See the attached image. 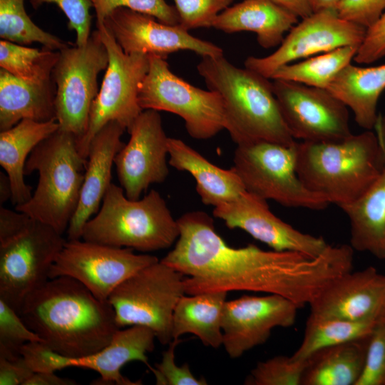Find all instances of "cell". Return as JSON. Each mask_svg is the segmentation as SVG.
Listing matches in <instances>:
<instances>
[{
  "label": "cell",
  "mask_w": 385,
  "mask_h": 385,
  "mask_svg": "<svg viewBox=\"0 0 385 385\" xmlns=\"http://www.w3.org/2000/svg\"><path fill=\"white\" fill-rule=\"evenodd\" d=\"M180 235L160 261L185 277L188 295L250 291L277 294L300 309L331 282L351 271L350 245H330L317 257L264 250L255 245L235 248L216 232L212 218L195 210L178 220Z\"/></svg>",
  "instance_id": "cell-1"
},
{
  "label": "cell",
  "mask_w": 385,
  "mask_h": 385,
  "mask_svg": "<svg viewBox=\"0 0 385 385\" xmlns=\"http://www.w3.org/2000/svg\"><path fill=\"white\" fill-rule=\"evenodd\" d=\"M19 314L42 342L69 358L96 353L120 329L108 301L69 277L49 279L25 300Z\"/></svg>",
  "instance_id": "cell-2"
},
{
  "label": "cell",
  "mask_w": 385,
  "mask_h": 385,
  "mask_svg": "<svg viewBox=\"0 0 385 385\" xmlns=\"http://www.w3.org/2000/svg\"><path fill=\"white\" fill-rule=\"evenodd\" d=\"M198 73L223 101L226 128L237 145L267 141L292 145L296 141L283 119L272 82L224 56H203Z\"/></svg>",
  "instance_id": "cell-3"
},
{
  "label": "cell",
  "mask_w": 385,
  "mask_h": 385,
  "mask_svg": "<svg viewBox=\"0 0 385 385\" xmlns=\"http://www.w3.org/2000/svg\"><path fill=\"white\" fill-rule=\"evenodd\" d=\"M295 146L296 170L301 181L339 207L364 193L385 164V155L371 130L339 141H301Z\"/></svg>",
  "instance_id": "cell-4"
},
{
  "label": "cell",
  "mask_w": 385,
  "mask_h": 385,
  "mask_svg": "<svg viewBox=\"0 0 385 385\" xmlns=\"http://www.w3.org/2000/svg\"><path fill=\"white\" fill-rule=\"evenodd\" d=\"M86 163L78 150L77 138L57 130L29 155L24 174L37 171L38 183L30 199L15 210L63 235L78 206Z\"/></svg>",
  "instance_id": "cell-5"
},
{
  "label": "cell",
  "mask_w": 385,
  "mask_h": 385,
  "mask_svg": "<svg viewBox=\"0 0 385 385\" xmlns=\"http://www.w3.org/2000/svg\"><path fill=\"white\" fill-rule=\"evenodd\" d=\"M179 235L178 220L158 191L131 200L122 187L111 183L96 215L84 225L81 239L147 252L171 247Z\"/></svg>",
  "instance_id": "cell-6"
},
{
  "label": "cell",
  "mask_w": 385,
  "mask_h": 385,
  "mask_svg": "<svg viewBox=\"0 0 385 385\" xmlns=\"http://www.w3.org/2000/svg\"><path fill=\"white\" fill-rule=\"evenodd\" d=\"M185 294V276L158 261L138 270L118 285L108 301L120 329L143 326L163 344L173 338V316Z\"/></svg>",
  "instance_id": "cell-7"
},
{
  "label": "cell",
  "mask_w": 385,
  "mask_h": 385,
  "mask_svg": "<svg viewBox=\"0 0 385 385\" xmlns=\"http://www.w3.org/2000/svg\"><path fill=\"white\" fill-rule=\"evenodd\" d=\"M166 58L149 55V69L138 92L143 110L163 111L181 117L190 137L207 140L226 128L221 96L184 81L170 69Z\"/></svg>",
  "instance_id": "cell-8"
},
{
  "label": "cell",
  "mask_w": 385,
  "mask_h": 385,
  "mask_svg": "<svg viewBox=\"0 0 385 385\" xmlns=\"http://www.w3.org/2000/svg\"><path fill=\"white\" fill-rule=\"evenodd\" d=\"M296 143L284 145L257 141L237 145L233 168L245 190L264 200L285 207L324 210L329 202L307 189L297 175Z\"/></svg>",
  "instance_id": "cell-9"
},
{
  "label": "cell",
  "mask_w": 385,
  "mask_h": 385,
  "mask_svg": "<svg viewBox=\"0 0 385 385\" xmlns=\"http://www.w3.org/2000/svg\"><path fill=\"white\" fill-rule=\"evenodd\" d=\"M96 26L108 51V64L91 108L86 133L77 141L79 153L85 159L92 139L108 123L116 121L130 130L143 111L138 103V92L149 69V55L125 53L103 23Z\"/></svg>",
  "instance_id": "cell-10"
},
{
  "label": "cell",
  "mask_w": 385,
  "mask_h": 385,
  "mask_svg": "<svg viewBox=\"0 0 385 385\" xmlns=\"http://www.w3.org/2000/svg\"><path fill=\"white\" fill-rule=\"evenodd\" d=\"M108 64V51L98 30L84 46L68 45L60 51L52 71L56 120L58 129L73 134L77 141L86 133L91 108L99 91L98 76Z\"/></svg>",
  "instance_id": "cell-11"
},
{
  "label": "cell",
  "mask_w": 385,
  "mask_h": 385,
  "mask_svg": "<svg viewBox=\"0 0 385 385\" xmlns=\"http://www.w3.org/2000/svg\"><path fill=\"white\" fill-rule=\"evenodd\" d=\"M62 235L31 218L22 231L0 242V299L17 313L49 279L51 267L66 242Z\"/></svg>",
  "instance_id": "cell-12"
},
{
  "label": "cell",
  "mask_w": 385,
  "mask_h": 385,
  "mask_svg": "<svg viewBox=\"0 0 385 385\" xmlns=\"http://www.w3.org/2000/svg\"><path fill=\"white\" fill-rule=\"evenodd\" d=\"M159 261L153 255L135 254L82 239L67 240L51 267L49 279L69 277L83 284L98 299L108 300L114 289L142 268Z\"/></svg>",
  "instance_id": "cell-13"
},
{
  "label": "cell",
  "mask_w": 385,
  "mask_h": 385,
  "mask_svg": "<svg viewBox=\"0 0 385 385\" xmlns=\"http://www.w3.org/2000/svg\"><path fill=\"white\" fill-rule=\"evenodd\" d=\"M273 91L294 139L335 142L352 133L348 107L327 89L274 79Z\"/></svg>",
  "instance_id": "cell-14"
},
{
  "label": "cell",
  "mask_w": 385,
  "mask_h": 385,
  "mask_svg": "<svg viewBox=\"0 0 385 385\" xmlns=\"http://www.w3.org/2000/svg\"><path fill=\"white\" fill-rule=\"evenodd\" d=\"M366 29L339 18L336 11L313 12L289 31L278 48L265 57L249 56L245 67L271 79L280 67L336 48L360 46Z\"/></svg>",
  "instance_id": "cell-15"
},
{
  "label": "cell",
  "mask_w": 385,
  "mask_h": 385,
  "mask_svg": "<svg viewBox=\"0 0 385 385\" xmlns=\"http://www.w3.org/2000/svg\"><path fill=\"white\" fill-rule=\"evenodd\" d=\"M130 139L115 156L114 164L126 197L138 200L148 187L165 180L168 138L158 111L143 110L130 130Z\"/></svg>",
  "instance_id": "cell-16"
},
{
  "label": "cell",
  "mask_w": 385,
  "mask_h": 385,
  "mask_svg": "<svg viewBox=\"0 0 385 385\" xmlns=\"http://www.w3.org/2000/svg\"><path fill=\"white\" fill-rule=\"evenodd\" d=\"M299 308L277 294L242 295L226 301L222 316V346L232 359L264 344L275 327H289Z\"/></svg>",
  "instance_id": "cell-17"
},
{
  "label": "cell",
  "mask_w": 385,
  "mask_h": 385,
  "mask_svg": "<svg viewBox=\"0 0 385 385\" xmlns=\"http://www.w3.org/2000/svg\"><path fill=\"white\" fill-rule=\"evenodd\" d=\"M103 24L125 53L157 55L163 58L187 50L203 56L223 55L215 44L192 36L180 24L169 25L154 16L119 7L111 11Z\"/></svg>",
  "instance_id": "cell-18"
},
{
  "label": "cell",
  "mask_w": 385,
  "mask_h": 385,
  "mask_svg": "<svg viewBox=\"0 0 385 385\" xmlns=\"http://www.w3.org/2000/svg\"><path fill=\"white\" fill-rule=\"evenodd\" d=\"M214 217L230 229H241L275 251H292L317 257L329 245L322 237L300 232L269 208L267 200L245 190L232 201L214 207Z\"/></svg>",
  "instance_id": "cell-19"
},
{
  "label": "cell",
  "mask_w": 385,
  "mask_h": 385,
  "mask_svg": "<svg viewBox=\"0 0 385 385\" xmlns=\"http://www.w3.org/2000/svg\"><path fill=\"white\" fill-rule=\"evenodd\" d=\"M385 292V275L374 267L346 272L331 282L309 304L310 314L350 321L375 319Z\"/></svg>",
  "instance_id": "cell-20"
},
{
  "label": "cell",
  "mask_w": 385,
  "mask_h": 385,
  "mask_svg": "<svg viewBox=\"0 0 385 385\" xmlns=\"http://www.w3.org/2000/svg\"><path fill=\"white\" fill-rule=\"evenodd\" d=\"M125 130L118 122L111 121L92 139L78 206L66 231L68 240L81 239L84 225L98 212L112 183L115 156L125 145L121 140Z\"/></svg>",
  "instance_id": "cell-21"
},
{
  "label": "cell",
  "mask_w": 385,
  "mask_h": 385,
  "mask_svg": "<svg viewBox=\"0 0 385 385\" xmlns=\"http://www.w3.org/2000/svg\"><path fill=\"white\" fill-rule=\"evenodd\" d=\"M155 335L150 329L138 325L119 329L111 342L102 349L89 356L71 358V366L93 370L101 377L92 384L140 385V381H132L124 376L122 367L132 361H138L153 369L147 354L153 351Z\"/></svg>",
  "instance_id": "cell-22"
},
{
  "label": "cell",
  "mask_w": 385,
  "mask_h": 385,
  "mask_svg": "<svg viewBox=\"0 0 385 385\" xmlns=\"http://www.w3.org/2000/svg\"><path fill=\"white\" fill-rule=\"evenodd\" d=\"M298 16L271 0H244L223 10L212 27L225 33L250 31L264 48L279 46Z\"/></svg>",
  "instance_id": "cell-23"
},
{
  "label": "cell",
  "mask_w": 385,
  "mask_h": 385,
  "mask_svg": "<svg viewBox=\"0 0 385 385\" xmlns=\"http://www.w3.org/2000/svg\"><path fill=\"white\" fill-rule=\"evenodd\" d=\"M168 146L170 165L195 178L197 192L205 205L215 207L234 200L245 190L233 167L219 168L180 139L168 138Z\"/></svg>",
  "instance_id": "cell-24"
},
{
  "label": "cell",
  "mask_w": 385,
  "mask_h": 385,
  "mask_svg": "<svg viewBox=\"0 0 385 385\" xmlns=\"http://www.w3.org/2000/svg\"><path fill=\"white\" fill-rule=\"evenodd\" d=\"M56 85L51 79L34 83L0 68V130L9 129L24 119L56 120Z\"/></svg>",
  "instance_id": "cell-25"
},
{
  "label": "cell",
  "mask_w": 385,
  "mask_h": 385,
  "mask_svg": "<svg viewBox=\"0 0 385 385\" xmlns=\"http://www.w3.org/2000/svg\"><path fill=\"white\" fill-rule=\"evenodd\" d=\"M56 120L40 122L24 119L0 133V165L7 174L12 190L11 202L16 206L30 199L31 187L24 181L26 162L32 150L58 130Z\"/></svg>",
  "instance_id": "cell-26"
},
{
  "label": "cell",
  "mask_w": 385,
  "mask_h": 385,
  "mask_svg": "<svg viewBox=\"0 0 385 385\" xmlns=\"http://www.w3.org/2000/svg\"><path fill=\"white\" fill-rule=\"evenodd\" d=\"M339 207L349 220L351 247L385 260V164L364 193Z\"/></svg>",
  "instance_id": "cell-27"
},
{
  "label": "cell",
  "mask_w": 385,
  "mask_h": 385,
  "mask_svg": "<svg viewBox=\"0 0 385 385\" xmlns=\"http://www.w3.org/2000/svg\"><path fill=\"white\" fill-rule=\"evenodd\" d=\"M327 89L352 111L360 127L371 130L379 115V98L385 89V64L360 67L349 63Z\"/></svg>",
  "instance_id": "cell-28"
},
{
  "label": "cell",
  "mask_w": 385,
  "mask_h": 385,
  "mask_svg": "<svg viewBox=\"0 0 385 385\" xmlns=\"http://www.w3.org/2000/svg\"><path fill=\"white\" fill-rule=\"evenodd\" d=\"M370 336L314 353L307 359L302 385H356L364 368Z\"/></svg>",
  "instance_id": "cell-29"
},
{
  "label": "cell",
  "mask_w": 385,
  "mask_h": 385,
  "mask_svg": "<svg viewBox=\"0 0 385 385\" xmlns=\"http://www.w3.org/2000/svg\"><path fill=\"white\" fill-rule=\"evenodd\" d=\"M227 295L226 292L183 295L173 312V339L192 334L206 346L222 345V316Z\"/></svg>",
  "instance_id": "cell-30"
},
{
  "label": "cell",
  "mask_w": 385,
  "mask_h": 385,
  "mask_svg": "<svg viewBox=\"0 0 385 385\" xmlns=\"http://www.w3.org/2000/svg\"><path fill=\"white\" fill-rule=\"evenodd\" d=\"M376 324L374 319L350 321L309 315L306 322L303 339L292 356L297 360H307L322 349L370 335Z\"/></svg>",
  "instance_id": "cell-31"
},
{
  "label": "cell",
  "mask_w": 385,
  "mask_h": 385,
  "mask_svg": "<svg viewBox=\"0 0 385 385\" xmlns=\"http://www.w3.org/2000/svg\"><path fill=\"white\" fill-rule=\"evenodd\" d=\"M358 48L359 46H343L287 64L278 68L271 79L327 89L340 71L354 60Z\"/></svg>",
  "instance_id": "cell-32"
},
{
  "label": "cell",
  "mask_w": 385,
  "mask_h": 385,
  "mask_svg": "<svg viewBox=\"0 0 385 385\" xmlns=\"http://www.w3.org/2000/svg\"><path fill=\"white\" fill-rule=\"evenodd\" d=\"M60 51L38 49L0 41V68L25 81L41 83L52 79Z\"/></svg>",
  "instance_id": "cell-33"
},
{
  "label": "cell",
  "mask_w": 385,
  "mask_h": 385,
  "mask_svg": "<svg viewBox=\"0 0 385 385\" xmlns=\"http://www.w3.org/2000/svg\"><path fill=\"white\" fill-rule=\"evenodd\" d=\"M0 37L25 46L37 42L52 51L70 45L34 24L26 11L24 0H0Z\"/></svg>",
  "instance_id": "cell-34"
},
{
  "label": "cell",
  "mask_w": 385,
  "mask_h": 385,
  "mask_svg": "<svg viewBox=\"0 0 385 385\" xmlns=\"http://www.w3.org/2000/svg\"><path fill=\"white\" fill-rule=\"evenodd\" d=\"M307 360L277 356L259 362L246 378L247 385H302Z\"/></svg>",
  "instance_id": "cell-35"
},
{
  "label": "cell",
  "mask_w": 385,
  "mask_h": 385,
  "mask_svg": "<svg viewBox=\"0 0 385 385\" xmlns=\"http://www.w3.org/2000/svg\"><path fill=\"white\" fill-rule=\"evenodd\" d=\"M36 341L42 339L27 327L19 313L0 299V356L19 358L21 347Z\"/></svg>",
  "instance_id": "cell-36"
},
{
  "label": "cell",
  "mask_w": 385,
  "mask_h": 385,
  "mask_svg": "<svg viewBox=\"0 0 385 385\" xmlns=\"http://www.w3.org/2000/svg\"><path fill=\"white\" fill-rule=\"evenodd\" d=\"M95 10L96 24H103L114 9L124 7L147 14L169 25L179 24V17L175 8L165 0H91Z\"/></svg>",
  "instance_id": "cell-37"
},
{
  "label": "cell",
  "mask_w": 385,
  "mask_h": 385,
  "mask_svg": "<svg viewBox=\"0 0 385 385\" xmlns=\"http://www.w3.org/2000/svg\"><path fill=\"white\" fill-rule=\"evenodd\" d=\"M179 24L188 31L212 27L215 18L233 0H173Z\"/></svg>",
  "instance_id": "cell-38"
},
{
  "label": "cell",
  "mask_w": 385,
  "mask_h": 385,
  "mask_svg": "<svg viewBox=\"0 0 385 385\" xmlns=\"http://www.w3.org/2000/svg\"><path fill=\"white\" fill-rule=\"evenodd\" d=\"M34 9L44 4H55L68 19V27L76 32V45L84 46L91 36L93 8L91 0H30Z\"/></svg>",
  "instance_id": "cell-39"
},
{
  "label": "cell",
  "mask_w": 385,
  "mask_h": 385,
  "mask_svg": "<svg viewBox=\"0 0 385 385\" xmlns=\"http://www.w3.org/2000/svg\"><path fill=\"white\" fill-rule=\"evenodd\" d=\"M356 385H385V325L371 334L362 372Z\"/></svg>",
  "instance_id": "cell-40"
},
{
  "label": "cell",
  "mask_w": 385,
  "mask_h": 385,
  "mask_svg": "<svg viewBox=\"0 0 385 385\" xmlns=\"http://www.w3.org/2000/svg\"><path fill=\"white\" fill-rule=\"evenodd\" d=\"M174 339L168 349L163 353L162 359L153 367L152 372L158 385H207L205 378H196L191 372L188 364L178 366L175 359V350L180 342Z\"/></svg>",
  "instance_id": "cell-41"
},
{
  "label": "cell",
  "mask_w": 385,
  "mask_h": 385,
  "mask_svg": "<svg viewBox=\"0 0 385 385\" xmlns=\"http://www.w3.org/2000/svg\"><path fill=\"white\" fill-rule=\"evenodd\" d=\"M20 354L34 373L55 372L71 366V358L55 351L42 342L24 344Z\"/></svg>",
  "instance_id": "cell-42"
},
{
  "label": "cell",
  "mask_w": 385,
  "mask_h": 385,
  "mask_svg": "<svg viewBox=\"0 0 385 385\" xmlns=\"http://www.w3.org/2000/svg\"><path fill=\"white\" fill-rule=\"evenodd\" d=\"M385 12V0H340L336 13L346 21L368 29Z\"/></svg>",
  "instance_id": "cell-43"
},
{
  "label": "cell",
  "mask_w": 385,
  "mask_h": 385,
  "mask_svg": "<svg viewBox=\"0 0 385 385\" xmlns=\"http://www.w3.org/2000/svg\"><path fill=\"white\" fill-rule=\"evenodd\" d=\"M385 56V12L366 30L363 42L354 58L360 64L374 63Z\"/></svg>",
  "instance_id": "cell-44"
},
{
  "label": "cell",
  "mask_w": 385,
  "mask_h": 385,
  "mask_svg": "<svg viewBox=\"0 0 385 385\" xmlns=\"http://www.w3.org/2000/svg\"><path fill=\"white\" fill-rule=\"evenodd\" d=\"M33 374L21 356L15 359L0 356V385H24Z\"/></svg>",
  "instance_id": "cell-45"
},
{
  "label": "cell",
  "mask_w": 385,
  "mask_h": 385,
  "mask_svg": "<svg viewBox=\"0 0 385 385\" xmlns=\"http://www.w3.org/2000/svg\"><path fill=\"white\" fill-rule=\"evenodd\" d=\"M31 217L26 214L7 209L0 208V242H4L22 231Z\"/></svg>",
  "instance_id": "cell-46"
},
{
  "label": "cell",
  "mask_w": 385,
  "mask_h": 385,
  "mask_svg": "<svg viewBox=\"0 0 385 385\" xmlns=\"http://www.w3.org/2000/svg\"><path fill=\"white\" fill-rule=\"evenodd\" d=\"M77 381L58 376L53 371L37 372L26 381L24 385H76Z\"/></svg>",
  "instance_id": "cell-47"
},
{
  "label": "cell",
  "mask_w": 385,
  "mask_h": 385,
  "mask_svg": "<svg viewBox=\"0 0 385 385\" xmlns=\"http://www.w3.org/2000/svg\"><path fill=\"white\" fill-rule=\"evenodd\" d=\"M279 6L287 9L298 17L304 19L313 11L308 0H271Z\"/></svg>",
  "instance_id": "cell-48"
},
{
  "label": "cell",
  "mask_w": 385,
  "mask_h": 385,
  "mask_svg": "<svg viewBox=\"0 0 385 385\" xmlns=\"http://www.w3.org/2000/svg\"><path fill=\"white\" fill-rule=\"evenodd\" d=\"M313 12L321 11H336L340 0H308Z\"/></svg>",
  "instance_id": "cell-49"
},
{
  "label": "cell",
  "mask_w": 385,
  "mask_h": 385,
  "mask_svg": "<svg viewBox=\"0 0 385 385\" xmlns=\"http://www.w3.org/2000/svg\"><path fill=\"white\" fill-rule=\"evenodd\" d=\"M12 197L10 180L6 173H0V203L2 205Z\"/></svg>",
  "instance_id": "cell-50"
},
{
  "label": "cell",
  "mask_w": 385,
  "mask_h": 385,
  "mask_svg": "<svg viewBox=\"0 0 385 385\" xmlns=\"http://www.w3.org/2000/svg\"><path fill=\"white\" fill-rule=\"evenodd\" d=\"M374 128L380 147L385 155V115H378Z\"/></svg>",
  "instance_id": "cell-51"
},
{
  "label": "cell",
  "mask_w": 385,
  "mask_h": 385,
  "mask_svg": "<svg viewBox=\"0 0 385 385\" xmlns=\"http://www.w3.org/2000/svg\"><path fill=\"white\" fill-rule=\"evenodd\" d=\"M376 324L385 325V292L375 318Z\"/></svg>",
  "instance_id": "cell-52"
}]
</instances>
